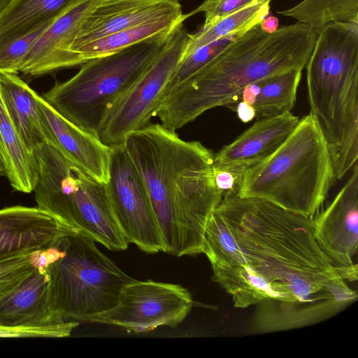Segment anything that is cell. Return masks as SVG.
Segmentation results:
<instances>
[{
	"label": "cell",
	"instance_id": "4316f807",
	"mask_svg": "<svg viewBox=\"0 0 358 358\" xmlns=\"http://www.w3.org/2000/svg\"><path fill=\"white\" fill-rule=\"evenodd\" d=\"M42 250L26 248L0 255V300L39 264Z\"/></svg>",
	"mask_w": 358,
	"mask_h": 358
},
{
	"label": "cell",
	"instance_id": "d6a6232c",
	"mask_svg": "<svg viewBox=\"0 0 358 358\" xmlns=\"http://www.w3.org/2000/svg\"><path fill=\"white\" fill-rule=\"evenodd\" d=\"M259 26L264 32L271 34L279 28V20L277 17L269 14L259 23Z\"/></svg>",
	"mask_w": 358,
	"mask_h": 358
},
{
	"label": "cell",
	"instance_id": "6da1fadb",
	"mask_svg": "<svg viewBox=\"0 0 358 358\" xmlns=\"http://www.w3.org/2000/svg\"><path fill=\"white\" fill-rule=\"evenodd\" d=\"M203 253L234 307L255 306L256 334L315 324L357 300L319 247L313 217L265 200L223 198L208 220Z\"/></svg>",
	"mask_w": 358,
	"mask_h": 358
},
{
	"label": "cell",
	"instance_id": "f546056e",
	"mask_svg": "<svg viewBox=\"0 0 358 358\" xmlns=\"http://www.w3.org/2000/svg\"><path fill=\"white\" fill-rule=\"evenodd\" d=\"M253 0H204L197 8L189 13V17L199 13L205 16L202 27L210 26L226 15L238 10Z\"/></svg>",
	"mask_w": 358,
	"mask_h": 358
},
{
	"label": "cell",
	"instance_id": "83f0119b",
	"mask_svg": "<svg viewBox=\"0 0 358 358\" xmlns=\"http://www.w3.org/2000/svg\"><path fill=\"white\" fill-rule=\"evenodd\" d=\"M241 34L217 40L184 55L166 89L164 98L177 85L203 67Z\"/></svg>",
	"mask_w": 358,
	"mask_h": 358
},
{
	"label": "cell",
	"instance_id": "4dcf8cb0",
	"mask_svg": "<svg viewBox=\"0 0 358 358\" xmlns=\"http://www.w3.org/2000/svg\"><path fill=\"white\" fill-rule=\"evenodd\" d=\"M243 171L241 169H213L215 183L223 198L237 194Z\"/></svg>",
	"mask_w": 358,
	"mask_h": 358
},
{
	"label": "cell",
	"instance_id": "5b68a950",
	"mask_svg": "<svg viewBox=\"0 0 358 358\" xmlns=\"http://www.w3.org/2000/svg\"><path fill=\"white\" fill-rule=\"evenodd\" d=\"M334 180L327 141L309 113L271 155L243 171L237 195L313 217Z\"/></svg>",
	"mask_w": 358,
	"mask_h": 358
},
{
	"label": "cell",
	"instance_id": "3957f363",
	"mask_svg": "<svg viewBox=\"0 0 358 358\" xmlns=\"http://www.w3.org/2000/svg\"><path fill=\"white\" fill-rule=\"evenodd\" d=\"M317 31L296 22L275 32L257 24L234 38L203 67L173 88L155 116L176 131L212 108L227 107L248 85L273 74L305 68Z\"/></svg>",
	"mask_w": 358,
	"mask_h": 358
},
{
	"label": "cell",
	"instance_id": "f1b7e54d",
	"mask_svg": "<svg viewBox=\"0 0 358 358\" xmlns=\"http://www.w3.org/2000/svg\"><path fill=\"white\" fill-rule=\"evenodd\" d=\"M79 324L78 321L32 327L0 325V338H65L69 337Z\"/></svg>",
	"mask_w": 358,
	"mask_h": 358
},
{
	"label": "cell",
	"instance_id": "4fadbf2b",
	"mask_svg": "<svg viewBox=\"0 0 358 358\" xmlns=\"http://www.w3.org/2000/svg\"><path fill=\"white\" fill-rule=\"evenodd\" d=\"M101 0H77L48 25L25 57L20 72L39 76L82 65L71 47L86 15Z\"/></svg>",
	"mask_w": 358,
	"mask_h": 358
},
{
	"label": "cell",
	"instance_id": "d590c367",
	"mask_svg": "<svg viewBox=\"0 0 358 358\" xmlns=\"http://www.w3.org/2000/svg\"><path fill=\"white\" fill-rule=\"evenodd\" d=\"M146 1H178V0H146Z\"/></svg>",
	"mask_w": 358,
	"mask_h": 358
},
{
	"label": "cell",
	"instance_id": "44dd1931",
	"mask_svg": "<svg viewBox=\"0 0 358 358\" xmlns=\"http://www.w3.org/2000/svg\"><path fill=\"white\" fill-rule=\"evenodd\" d=\"M301 76L302 70H292L255 81L244 87L227 108L237 101H245L252 106L257 119L291 112Z\"/></svg>",
	"mask_w": 358,
	"mask_h": 358
},
{
	"label": "cell",
	"instance_id": "7c38bea8",
	"mask_svg": "<svg viewBox=\"0 0 358 358\" xmlns=\"http://www.w3.org/2000/svg\"><path fill=\"white\" fill-rule=\"evenodd\" d=\"M315 238L347 282L357 280L358 166L331 202L313 217Z\"/></svg>",
	"mask_w": 358,
	"mask_h": 358
},
{
	"label": "cell",
	"instance_id": "ba28073f",
	"mask_svg": "<svg viewBox=\"0 0 358 358\" xmlns=\"http://www.w3.org/2000/svg\"><path fill=\"white\" fill-rule=\"evenodd\" d=\"M166 40L89 59L73 77L55 83L42 96L63 117L99 138L108 111L145 71Z\"/></svg>",
	"mask_w": 358,
	"mask_h": 358
},
{
	"label": "cell",
	"instance_id": "ffe728a7",
	"mask_svg": "<svg viewBox=\"0 0 358 358\" xmlns=\"http://www.w3.org/2000/svg\"><path fill=\"white\" fill-rule=\"evenodd\" d=\"M189 17L188 13L180 11L90 41L72 52L84 64L141 43L166 40Z\"/></svg>",
	"mask_w": 358,
	"mask_h": 358
},
{
	"label": "cell",
	"instance_id": "277c9868",
	"mask_svg": "<svg viewBox=\"0 0 358 358\" xmlns=\"http://www.w3.org/2000/svg\"><path fill=\"white\" fill-rule=\"evenodd\" d=\"M305 68L310 114L340 180L358 159V23L334 22L319 29Z\"/></svg>",
	"mask_w": 358,
	"mask_h": 358
},
{
	"label": "cell",
	"instance_id": "d6986e66",
	"mask_svg": "<svg viewBox=\"0 0 358 358\" xmlns=\"http://www.w3.org/2000/svg\"><path fill=\"white\" fill-rule=\"evenodd\" d=\"M0 89L21 141L31 152L47 142L35 91L15 73L0 72Z\"/></svg>",
	"mask_w": 358,
	"mask_h": 358
},
{
	"label": "cell",
	"instance_id": "8d00e7d4",
	"mask_svg": "<svg viewBox=\"0 0 358 358\" xmlns=\"http://www.w3.org/2000/svg\"><path fill=\"white\" fill-rule=\"evenodd\" d=\"M1 11V10H0Z\"/></svg>",
	"mask_w": 358,
	"mask_h": 358
},
{
	"label": "cell",
	"instance_id": "5bb4252c",
	"mask_svg": "<svg viewBox=\"0 0 358 358\" xmlns=\"http://www.w3.org/2000/svg\"><path fill=\"white\" fill-rule=\"evenodd\" d=\"M47 142L98 182L108 180L110 147L59 114L35 91Z\"/></svg>",
	"mask_w": 358,
	"mask_h": 358
},
{
	"label": "cell",
	"instance_id": "ac0fdd59",
	"mask_svg": "<svg viewBox=\"0 0 358 358\" xmlns=\"http://www.w3.org/2000/svg\"><path fill=\"white\" fill-rule=\"evenodd\" d=\"M69 231L47 212L20 205L0 209V255L26 248L43 249Z\"/></svg>",
	"mask_w": 358,
	"mask_h": 358
},
{
	"label": "cell",
	"instance_id": "484cf974",
	"mask_svg": "<svg viewBox=\"0 0 358 358\" xmlns=\"http://www.w3.org/2000/svg\"><path fill=\"white\" fill-rule=\"evenodd\" d=\"M54 19L31 27L0 34V72L17 74L34 43Z\"/></svg>",
	"mask_w": 358,
	"mask_h": 358
},
{
	"label": "cell",
	"instance_id": "1f68e13d",
	"mask_svg": "<svg viewBox=\"0 0 358 358\" xmlns=\"http://www.w3.org/2000/svg\"><path fill=\"white\" fill-rule=\"evenodd\" d=\"M228 108L235 111L238 118L243 122H248L255 118V110L252 106L245 101H237Z\"/></svg>",
	"mask_w": 358,
	"mask_h": 358
},
{
	"label": "cell",
	"instance_id": "e575fe53",
	"mask_svg": "<svg viewBox=\"0 0 358 358\" xmlns=\"http://www.w3.org/2000/svg\"><path fill=\"white\" fill-rule=\"evenodd\" d=\"M11 0H0V10H1Z\"/></svg>",
	"mask_w": 358,
	"mask_h": 358
},
{
	"label": "cell",
	"instance_id": "603a6c76",
	"mask_svg": "<svg viewBox=\"0 0 358 358\" xmlns=\"http://www.w3.org/2000/svg\"><path fill=\"white\" fill-rule=\"evenodd\" d=\"M272 0H253L216 23L189 34L184 55L217 40L245 31L270 14ZM183 55V56H184Z\"/></svg>",
	"mask_w": 358,
	"mask_h": 358
},
{
	"label": "cell",
	"instance_id": "8992f818",
	"mask_svg": "<svg viewBox=\"0 0 358 358\" xmlns=\"http://www.w3.org/2000/svg\"><path fill=\"white\" fill-rule=\"evenodd\" d=\"M34 152L38 165L33 190L37 207L72 232L113 251L126 250L129 243L115 218L106 183L94 180L48 142Z\"/></svg>",
	"mask_w": 358,
	"mask_h": 358
},
{
	"label": "cell",
	"instance_id": "30bf717a",
	"mask_svg": "<svg viewBox=\"0 0 358 358\" xmlns=\"http://www.w3.org/2000/svg\"><path fill=\"white\" fill-rule=\"evenodd\" d=\"M193 304L191 294L181 285L134 279L122 287L113 308L90 316L86 322L143 333L159 327H176Z\"/></svg>",
	"mask_w": 358,
	"mask_h": 358
},
{
	"label": "cell",
	"instance_id": "cb8c5ba5",
	"mask_svg": "<svg viewBox=\"0 0 358 358\" xmlns=\"http://www.w3.org/2000/svg\"><path fill=\"white\" fill-rule=\"evenodd\" d=\"M278 13L317 31L331 22L358 23V0H302Z\"/></svg>",
	"mask_w": 358,
	"mask_h": 358
},
{
	"label": "cell",
	"instance_id": "e0dca14e",
	"mask_svg": "<svg viewBox=\"0 0 358 358\" xmlns=\"http://www.w3.org/2000/svg\"><path fill=\"white\" fill-rule=\"evenodd\" d=\"M66 321L54 311L44 262L0 300V325L44 326Z\"/></svg>",
	"mask_w": 358,
	"mask_h": 358
},
{
	"label": "cell",
	"instance_id": "7402d4cb",
	"mask_svg": "<svg viewBox=\"0 0 358 358\" xmlns=\"http://www.w3.org/2000/svg\"><path fill=\"white\" fill-rule=\"evenodd\" d=\"M0 155L7 177L14 190L31 193L38 177L34 152L24 145L7 111L0 89Z\"/></svg>",
	"mask_w": 358,
	"mask_h": 358
},
{
	"label": "cell",
	"instance_id": "d4e9b609",
	"mask_svg": "<svg viewBox=\"0 0 358 358\" xmlns=\"http://www.w3.org/2000/svg\"><path fill=\"white\" fill-rule=\"evenodd\" d=\"M77 0H11L0 11V34L55 18Z\"/></svg>",
	"mask_w": 358,
	"mask_h": 358
},
{
	"label": "cell",
	"instance_id": "8fae6325",
	"mask_svg": "<svg viewBox=\"0 0 358 358\" xmlns=\"http://www.w3.org/2000/svg\"><path fill=\"white\" fill-rule=\"evenodd\" d=\"M106 183L116 222L129 243L147 253L164 245L143 180L124 144L112 145Z\"/></svg>",
	"mask_w": 358,
	"mask_h": 358
},
{
	"label": "cell",
	"instance_id": "9a60e30c",
	"mask_svg": "<svg viewBox=\"0 0 358 358\" xmlns=\"http://www.w3.org/2000/svg\"><path fill=\"white\" fill-rule=\"evenodd\" d=\"M299 122L291 112L258 119L234 141L214 154L213 169L245 171L271 155Z\"/></svg>",
	"mask_w": 358,
	"mask_h": 358
},
{
	"label": "cell",
	"instance_id": "9c48e42d",
	"mask_svg": "<svg viewBox=\"0 0 358 358\" xmlns=\"http://www.w3.org/2000/svg\"><path fill=\"white\" fill-rule=\"evenodd\" d=\"M189 34L183 24L179 25L145 71L108 111L99 133L105 145L122 144L129 134L150 123L185 54Z\"/></svg>",
	"mask_w": 358,
	"mask_h": 358
},
{
	"label": "cell",
	"instance_id": "2e32d148",
	"mask_svg": "<svg viewBox=\"0 0 358 358\" xmlns=\"http://www.w3.org/2000/svg\"><path fill=\"white\" fill-rule=\"evenodd\" d=\"M180 11L178 1L101 0L81 23L71 52L90 41Z\"/></svg>",
	"mask_w": 358,
	"mask_h": 358
},
{
	"label": "cell",
	"instance_id": "836d02e7",
	"mask_svg": "<svg viewBox=\"0 0 358 358\" xmlns=\"http://www.w3.org/2000/svg\"><path fill=\"white\" fill-rule=\"evenodd\" d=\"M0 176H6V169H5V166H4L1 155H0Z\"/></svg>",
	"mask_w": 358,
	"mask_h": 358
},
{
	"label": "cell",
	"instance_id": "52a82bcc",
	"mask_svg": "<svg viewBox=\"0 0 358 358\" xmlns=\"http://www.w3.org/2000/svg\"><path fill=\"white\" fill-rule=\"evenodd\" d=\"M45 252L52 306L65 320L86 321L110 309L134 280L82 234L69 231Z\"/></svg>",
	"mask_w": 358,
	"mask_h": 358
},
{
	"label": "cell",
	"instance_id": "7a4b0ae2",
	"mask_svg": "<svg viewBox=\"0 0 358 358\" xmlns=\"http://www.w3.org/2000/svg\"><path fill=\"white\" fill-rule=\"evenodd\" d=\"M123 144L145 184L164 252L203 253L208 220L223 198L214 180V154L158 123L129 134Z\"/></svg>",
	"mask_w": 358,
	"mask_h": 358
}]
</instances>
